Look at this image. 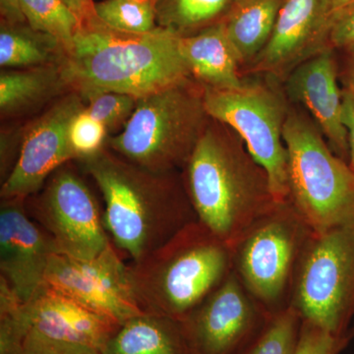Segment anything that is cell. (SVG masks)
<instances>
[{
    "mask_svg": "<svg viewBox=\"0 0 354 354\" xmlns=\"http://www.w3.org/2000/svg\"><path fill=\"white\" fill-rule=\"evenodd\" d=\"M348 337H351V341H353V339H354V319L353 321V324H351V328H349Z\"/></svg>",
    "mask_w": 354,
    "mask_h": 354,
    "instance_id": "cell-37",
    "label": "cell"
},
{
    "mask_svg": "<svg viewBox=\"0 0 354 354\" xmlns=\"http://www.w3.org/2000/svg\"><path fill=\"white\" fill-rule=\"evenodd\" d=\"M234 6H236V4H241L242 2L246 1V0H234Z\"/></svg>",
    "mask_w": 354,
    "mask_h": 354,
    "instance_id": "cell-38",
    "label": "cell"
},
{
    "mask_svg": "<svg viewBox=\"0 0 354 354\" xmlns=\"http://www.w3.org/2000/svg\"><path fill=\"white\" fill-rule=\"evenodd\" d=\"M313 234L286 200L277 203L232 244V271L272 315L290 306L298 264Z\"/></svg>",
    "mask_w": 354,
    "mask_h": 354,
    "instance_id": "cell-7",
    "label": "cell"
},
{
    "mask_svg": "<svg viewBox=\"0 0 354 354\" xmlns=\"http://www.w3.org/2000/svg\"><path fill=\"white\" fill-rule=\"evenodd\" d=\"M78 160L101 190L111 241L132 262L197 221L181 171H148L106 149Z\"/></svg>",
    "mask_w": 354,
    "mask_h": 354,
    "instance_id": "cell-1",
    "label": "cell"
},
{
    "mask_svg": "<svg viewBox=\"0 0 354 354\" xmlns=\"http://www.w3.org/2000/svg\"><path fill=\"white\" fill-rule=\"evenodd\" d=\"M301 324V317L292 307L279 312L248 354H295Z\"/></svg>",
    "mask_w": 354,
    "mask_h": 354,
    "instance_id": "cell-26",
    "label": "cell"
},
{
    "mask_svg": "<svg viewBox=\"0 0 354 354\" xmlns=\"http://www.w3.org/2000/svg\"><path fill=\"white\" fill-rule=\"evenodd\" d=\"M26 207L62 255L92 259L113 243L94 195L66 165L48 178L39 192L26 199Z\"/></svg>",
    "mask_w": 354,
    "mask_h": 354,
    "instance_id": "cell-10",
    "label": "cell"
},
{
    "mask_svg": "<svg viewBox=\"0 0 354 354\" xmlns=\"http://www.w3.org/2000/svg\"><path fill=\"white\" fill-rule=\"evenodd\" d=\"M44 283L120 325L144 313L135 301L128 266L113 243L92 259L53 254Z\"/></svg>",
    "mask_w": 354,
    "mask_h": 354,
    "instance_id": "cell-12",
    "label": "cell"
},
{
    "mask_svg": "<svg viewBox=\"0 0 354 354\" xmlns=\"http://www.w3.org/2000/svg\"><path fill=\"white\" fill-rule=\"evenodd\" d=\"M351 342L348 335H335L315 324L302 320L295 354H341Z\"/></svg>",
    "mask_w": 354,
    "mask_h": 354,
    "instance_id": "cell-29",
    "label": "cell"
},
{
    "mask_svg": "<svg viewBox=\"0 0 354 354\" xmlns=\"http://www.w3.org/2000/svg\"><path fill=\"white\" fill-rule=\"evenodd\" d=\"M67 88L62 64L22 70H2L0 111L16 114L48 101Z\"/></svg>",
    "mask_w": 354,
    "mask_h": 354,
    "instance_id": "cell-21",
    "label": "cell"
},
{
    "mask_svg": "<svg viewBox=\"0 0 354 354\" xmlns=\"http://www.w3.org/2000/svg\"><path fill=\"white\" fill-rule=\"evenodd\" d=\"M283 2V0H246L234 6L223 21L242 73L271 38Z\"/></svg>",
    "mask_w": 354,
    "mask_h": 354,
    "instance_id": "cell-20",
    "label": "cell"
},
{
    "mask_svg": "<svg viewBox=\"0 0 354 354\" xmlns=\"http://www.w3.org/2000/svg\"><path fill=\"white\" fill-rule=\"evenodd\" d=\"M330 2L335 13L354 6V0H330Z\"/></svg>",
    "mask_w": 354,
    "mask_h": 354,
    "instance_id": "cell-36",
    "label": "cell"
},
{
    "mask_svg": "<svg viewBox=\"0 0 354 354\" xmlns=\"http://www.w3.org/2000/svg\"><path fill=\"white\" fill-rule=\"evenodd\" d=\"M102 354H199L181 321L144 313L120 326Z\"/></svg>",
    "mask_w": 354,
    "mask_h": 354,
    "instance_id": "cell-19",
    "label": "cell"
},
{
    "mask_svg": "<svg viewBox=\"0 0 354 354\" xmlns=\"http://www.w3.org/2000/svg\"><path fill=\"white\" fill-rule=\"evenodd\" d=\"M65 50L57 39L25 24L1 23L0 65L2 68H32L62 64Z\"/></svg>",
    "mask_w": 354,
    "mask_h": 354,
    "instance_id": "cell-22",
    "label": "cell"
},
{
    "mask_svg": "<svg viewBox=\"0 0 354 354\" xmlns=\"http://www.w3.org/2000/svg\"><path fill=\"white\" fill-rule=\"evenodd\" d=\"M73 92L53 104L25 134L12 171L2 181L1 199H27L37 194L62 165L76 160L69 140L70 123L85 109Z\"/></svg>",
    "mask_w": 354,
    "mask_h": 354,
    "instance_id": "cell-13",
    "label": "cell"
},
{
    "mask_svg": "<svg viewBox=\"0 0 354 354\" xmlns=\"http://www.w3.org/2000/svg\"><path fill=\"white\" fill-rule=\"evenodd\" d=\"M179 46L191 75L203 87L235 90L243 85L241 64L223 21L190 36L180 37Z\"/></svg>",
    "mask_w": 354,
    "mask_h": 354,
    "instance_id": "cell-18",
    "label": "cell"
},
{
    "mask_svg": "<svg viewBox=\"0 0 354 354\" xmlns=\"http://www.w3.org/2000/svg\"><path fill=\"white\" fill-rule=\"evenodd\" d=\"M290 306L302 320L348 335L354 319V223L312 234L298 264Z\"/></svg>",
    "mask_w": 354,
    "mask_h": 354,
    "instance_id": "cell-9",
    "label": "cell"
},
{
    "mask_svg": "<svg viewBox=\"0 0 354 354\" xmlns=\"http://www.w3.org/2000/svg\"><path fill=\"white\" fill-rule=\"evenodd\" d=\"M288 200L314 232L354 223V171L309 113L290 102L283 127Z\"/></svg>",
    "mask_w": 354,
    "mask_h": 354,
    "instance_id": "cell-5",
    "label": "cell"
},
{
    "mask_svg": "<svg viewBox=\"0 0 354 354\" xmlns=\"http://www.w3.org/2000/svg\"><path fill=\"white\" fill-rule=\"evenodd\" d=\"M95 17L114 31L143 35L158 29L153 0H104L93 6Z\"/></svg>",
    "mask_w": 354,
    "mask_h": 354,
    "instance_id": "cell-25",
    "label": "cell"
},
{
    "mask_svg": "<svg viewBox=\"0 0 354 354\" xmlns=\"http://www.w3.org/2000/svg\"><path fill=\"white\" fill-rule=\"evenodd\" d=\"M17 354H102L91 346L84 344H72L55 339H48L36 334L26 333L24 339L21 342L19 351Z\"/></svg>",
    "mask_w": 354,
    "mask_h": 354,
    "instance_id": "cell-30",
    "label": "cell"
},
{
    "mask_svg": "<svg viewBox=\"0 0 354 354\" xmlns=\"http://www.w3.org/2000/svg\"><path fill=\"white\" fill-rule=\"evenodd\" d=\"M211 118L195 79L138 100L124 129L109 140L113 152L155 172L181 171Z\"/></svg>",
    "mask_w": 354,
    "mask_h": 354,
    "instance_id": "cell-6",
    "label": "cell"
},
{
    "mask_svg": "<svg viewBox=\"0 0 354 354\" xmlns=\"http://www.w3.org/2000/svg\"><path fill=\"white\" fill-rule=\"evenodd\" d=\"M108 129L83 109L74 116L69 127V140L76 160L90 157L104 149Z\"/></svg>",
    "mask_w": 354,
    "mask_h": 354,
    "instance_id": "cell-28",
    "label": "cell"
},
{
    "mask_svg": "<svg viewBox=\"0 0 354 354\" xmlns=\"http://www.w3.org/2000/svg\"><path fill=\"white\" fill-rule=\"evenodd\" d=\"M272 317L232 271L181 323L199 354H248Z\"/></svg>",
    "mask_w": 354,
    "mask_h": 354,
    "instance_id": "cell-11",
    "label": "cell"
},
{
    "mask_svg": "<svg viewBox=\"0 0 354 354\" xmlns=\"http://www.w3.org/2000/svg\"><path fill=\"white\" fill-rule=\"evenodd\" d=\"M1 305L11 310L25 334L36 333L48 339L84 344L101 351L120 324L88 308L44 283L28 302L9 297Z\"/></svg>",
    "mask_w": 354,
    "mask_h": 354,
    "instance_id": "cell-15",
    "label": "cell"
},
{
    "mask_svg": "<svg viewBox=\"0 0 354 354\" xmlns=\"http://www.w3.org/2000/svg\"><path fill=\"white\" fill-rule=\"evenodd\" d=\"M69 8L80 18L81 21L85 20L88 16L93 15L92 0H64Z\"/></svg>",
    "mask_w": 354,
    "mask_h": 354,
    "instance_id": "cell-35",
    "label": "cell"
},
{
    "mask_svg": "<svg viewBox=\"0 0 354 354\" xmlns=\"http://www.w3.org/2000/svg\"><path fill=\"white\" fill-rule=\"evenodd\" d=\"M342 121L348 131L349 165L354 171V90L342 88Z\"/></svg>",
    "mask_w": 354,
    "mask_h": 354,
    "instance_id": "cell-32",
    "label": "cell"
},
{
    "mask_svg": "<svg viewBox=\"0 0 354 354\" xmlns=\"http://www.w3.org/2000/svg\"><path fill=\"white\" fill-rule=\"evenodd\" d=\"M59 253L50 235L29 215L26 199H1L0 279L23 304L44 285L53 254Z\"/></svg>",
    "mask_w": 354,
    "mask_h": 354,
    "instance_id": "cell-16",
    "label": "cell"
},
{
    "mask_svg": "<svg viewBox=\"0 0 354 354\" xmlns=\"http://www.w3.org/2000/svg\"><path fill=\"white\" fill-rule=\"evenodd\" d=\"M127 266L139 308L183 321L232 274V249L195 221Z\"/></svg>",
    "mask_w": 354,
    "mask_h": 354,
    "instance_id": "cell-4",
    "label": "cell"
},
{
    "mask_svg": "<svg viewBox=\"0 0 354 354\" xmlns=\"http://www.w3.org/2000/svg\"><path fill=\"white\" fill-rule=\"evenodd\" d=\"M157 25L178 37L190 36L225 20L234 0H153Z\"/></svg>",
    "mask_w": 354,
    "mask_h": 354,
    "instance_id": "cell-23",
    "label": "cell"
},
{
    "mask_svg": "<svg viewBox=\"0 0 354 354\" xmlns=\"http://www.w3.org/2000/svg\"><path fill=\"white\" fill-rule=\"evenodd\" d=\"M86 111L102 123L108 130L127 124L131 118L138 99L133 95L118 92H102L87 100Z\"/></svg>",
    "mask_w": 354,
    "mask_h": 354,
    "instance_id": "cell-27",
    "label": "cell"
},
{
    "mask_svg": "<svg viewBox=\"0 0 354 354\" xmlns=\"http://www.w3.org/2000/svg\"><path fill=\"white\" fill-rule=\"evenodd\" d=\"M335 53L342 88L354 90V46L344 50H335Z\"/></svg>",
    "mask_w": 354,
    "mask_h": 354,
    "instance_id": "cell-33",
    "label": "cell"
},
{
    "mask_svg": "<svg viewBox=\"0 0 354 354\" xmlns=\"http://www.w3.org/2000/svg\"><path fill=\"white\" fill-rule=\"evenodd\" d=\"M330 44L335 50L354 46V6L335 13L330 28Z\"/></svg>",
    "mask_w": 354,
    "mask_h": 354,
    "instance_id": "cell-31",
    "label": "cell"
},
{
    "mask_svg": "<svg viewBox=\"0 0 354 354\" xmlns=\"http://www.w3.org/2000/svg\"><path fill=\"white\" fill-rule=\"evenodd\" d=\"M181 176L197 221L230 246L279 202L241 137L213 118Z\"/></svg>",
    "mask_w": 354,
    "mask_h": 354,
    "instance_id": "cell-3",
    "label": "cell"
},
{
    "mask_svg": "<svg viewBox=\"0 0 354 354\" xmlns=\"http://www.w3.org/2000/svg\"><path fill=\"white\" fill-rule=\"evenodd\" d=\"M203 88L209 118L241 137L267 171L276 199L288 200V153L283 134L290 102L283 81L265 74H249L235 90Z\"/></svg>",
    "mask_w": 354,
    "mask_h": 354,
    "instance_id": "cell-8",
    "label": "cell"
},
{
    "mask_svg": "<svg viewBox=\"0 0 354 354\" xmlns=\"http://www.w3.org/2000/svg\"><path fill=\"white\" fill-rule=\"evenodd\" d=\"M21 3L30 28L57 39L65 53L71 48L82 21L64 0H21Z\"/></svg>",
    "mask_w": 354,
    "mask_h": 354,
    "instance_id": "cell-24",
    "label": "cell"
},
{
    "mask_svg": "<svg viewBox=\"0 0 354 354\" xmlns=\"http://www.w3.org/2000/svg\"><path fill=\"white\" fill-rule=\"evenodd\" d=\"M2 22L11 25L25 24L21 0H0Z\"/></svg>",
    "mask_w": 354,
    "mask_h": 354,
    "instance_id": "cell-34",
    "label": "cell"
},
{
    "mask_svg": "<svg viewBox=\"0 0 354 354\" xmlns=\"http://www.w3.org/2000/svg\"><path fill=\"white\" fill-rule=\"evenodd\" d=\"M288 101L304 109L335 155L349 164L348 131L342 121V88L333 48L309 58L283 80Z\"/></svg>",
    "mask_w": 354,
    "mask_h": 354,
    "instance_id": "cell-17",
    "label": "cell"
},
{
    "mask_svg": "<svg viewBox=\"0 0 354 354\" xmlns=\"http://www.w3.org/2000/svg\"><path fill=\"white\" fill-rule=\"evenodd\" d=\"M179 39L160 28L143 35L114 31L93 14L82 21L62 60L67 88L85 100L102 92L139 100L189 80Z\"/></svg>",
    "mask_w": 354,
    "mask_h": 354,
    "instance_id": "cell-2",
    "label": "cell"
},
{
    "mask_svg": "<svg viewBox=\"0 0 354 354\" xmlns=\"http://www.w3.org/2000/svg\"><path fill=\"white\" fill-rule=\"evenodd\" d=\"M334 16L330 0H283L271 38L243 76L265 74L283 82L298 65L332 48Z\"/></svg>",
    "mask_w": 354,
    "mask_h": 354,
    "instance_id": "cell-14",
    "label": "cell"
}]
</instances>
